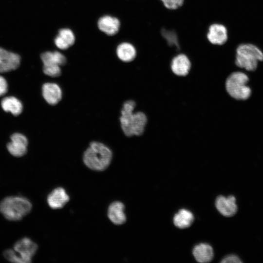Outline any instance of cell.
<instances>
[{
  "instance_id": "obj_1",
  "label": "cell",
  "mask_w": 263,
  "mask_h": 263,
  "mask_svg": "<svg viewBox=\"0 0 263 263\" xmlns=\"http://www.w3.org/2000/svg\"><path fill=\"white\" fill-rule=\"evenodd\" d=\"M136 107V102L130 99L124 103L121 111V127L127 137L142 135L147 124L146 114L141 111H135Z\"/></svg>"
},
{
  "instance_id": "obj_2",
  "label": "cell",
  "mask_w": 263,
  "mask_h": 263,
  "mask_svg": "<svg viewBox=\"0 0 263 263\" xmlns=\"http://www.w3.org/2000/svg\"><path fill=\"white\" fill-rule=\"evenodd\" d=\"M112 157L113 152L108 147L101 142L93 141L84 151L83 160L88 168L103 171L109 166Z\"/></svg>"
},
{
  "instance_id": "obj_3",
  "label": "cell",
  "mask_w": 263,
  "mask_h": 263,
  "mask_svg": "<svg viewBox=\"0 0 263 263\" xmlns=\"http://www.w3.org/2000/svg\"><path fill=\"white\" fill-rule=\"evenodd\" d=\"M249 82L248 75L244 72L236 70L231 72L225 81L227 94L234 100H247L252 94V89L248 85Z\"/></svg>"
},
{
  "instance_id": "obj_4",
  "label": "cell",
  "mask_w": 263,
  "mask_h": 263,
  "mask_svg": "<svg viewBox=\"0 0 263 263\" xmlns=\"http://www.w3.org/2000/svg\"><path fill=\"white\" fill-rule=\"evenodd\" d=\"M32 208L31 202L22 196H8L0 202V213L11 221L21 220L31 211Z\"/></svg>"
},
{
  "instance_id": "obj_5",
  "label": "cell",
  "mask_w": 263,
  "mask_h": 263,
  "mask_svg": "<svg viewBox=\"0 0 263 263\" xmlns=\"http://www.w3.org/2000/svg\"><path fill=\"white\" fill-rule=\"evenodd\" d=\"M263 61V52L256 45L250 43L239 45L236 50L235 65L248 72L257 70L259 61Z\"/></svg>"
},
{
  "instance_id": "obj_6",
  "label": "cell",
  "mask_w": 263,
  "mask_h": 263,
  "mask_svg": "<svg viewBox=\"0 0 263 263\" xmlns=\"http://www.w3.org/2000/svg\"><path fill=\"white\" fill-rule=\"evenodd\" d=\"M38 248V245L27 237L19 239L14 245V250L22 259L24 263L32 262Z\"/></svg>"
},
{
  "instance_id": "obj_7",
  "label": "cell",
  "mask_w": 263,
  "mask_h": 263,
  "mask_svg": "<svg viewBox=\"0 0 263 263\" xmlns=\"http://www.w3.org/2000/svg\"><path fill=\"white\" fill-rule=\"evenodd\" d=\"M192 66L191 61L187 55L178 53L172 57L170 63L171 72L178 76H186L189 73Z\"/></svg>"
},
{
  "instance_id": "obj_8",
  "label": "cell",
  "mask_w": 263,
  "mask_h": 263,
  "mask_svg": "<svg viewBox=\"0 0 263 263\" xmlns=\"http://www.w3.org/2000/svg\"><path fill=\"white\" fill-rule=\"evenodd\" d=\"M207 40L211 44L222 45L228 39V32L226 27L221 23H214L210 24L207 34Z\"/></svg>"
},
{
  "instance_id": "obj_9",
  "label": "cell",
  "mask_w": 263,
  "mask_h": 263,
  "mask_svg": "<svg viewBox=\"0 0 263 263\" xmlns=\"http://www.w3.org/2000/svg\"><path fill=\"white\" fill-rule=\"evenodd\" d=\"M40 57L43 64V70L55 69L65 65L67 62L66 56L57 51L44 52Z\"/></svg>"
},
{
  "instance_id": "obj_10",
  "label": "cell",
  "mask_w": 263,
  "mask_h": 263,
  "mask_svg": "<svg viewBox=\"0 0 263 263\" xmlns=\"http://www.w3.org/2000/svg\"><path fill=\"white\" fill-rule=\"evenodd\" d=\"M19 55L0 47V73H5L17 69L20 64Z\"/></svg>"
},
{
  "instance_id": "obj_11",
  "label": "cell",
  "mask_w": 263,
  "mask_h": 263,
  "mask_svg": "<svg viewBox=\"0 0 263 263\" xmlns=\"http://www.w3.org/2000/svg\"><path fill=\"white\" fill-rule=\"evenodd\" d=\"M11 140L7 148L11 155L15 157H21L26 153L28 141L25 136L19 133H15L11 135Z\"/></svg>"
},
{
  "instance_id": "obj_12",
  "label": "cell",
  "mask_w": 263,
  "mask_h": 263,
  "mask_svg": "<svg viewBox=\"0 0 263 263\" xmlns=\"http://www.w3.org/2000/svg\"><path fill=\"white\" fill-rule=\"evenodd\" d=\"M236 198L230 195L227 197L218 196L215 201V206L219 212L225 217H231L235 215L238 209L236 204Z\"/></svg>"
},
{
  "instance_id": "obj_13",
  "label": "cell",
  "mask_w": 263,
  "mask_h": 263,
  "mask_svg": "<svg viewBox=\"0 0 263 263\" xmlns=\"http://www.w3.org/2000/svg\"><path fill=\"white\" fill-rule=\"evenodd\" d=\"M120 26L119 19L110 15L103 16L97 21L99 30L110 36L117 34L120 30Z\"/></svg>"
},
{
  "instance_id": "obj_14",
  "label": "cell",
  "mask_w": 263,
  "mask_h": 263,
  "mask_svg": "<svg viewBox=\"0 0 263 263\" xmlns=\"http://www.w3.org/2000/svg\"><path fill=\"white\" fill-rule=\"evenodd\" d=\"M70 197L64 188L58 187L53 189L48 195L47 201L49 206L53 209L62 208L67 202Z\"/></svg>"
},
{
  "instance_id": "obj_15",
  "label": "cell",
  "mask_w": 263,
  "mask_h": 263,
  "mask_svg": "<svg viewBox=\"0 0 263 263\" xmlns=\"http://www.w3.org/2000/svg\"><path fill=\"white\" fill-rule=\"evenodd\" d=\"M42 95L50 105H55L62 99V92L60 87L55 83H46L42 88Z\"/></svg>"
},
{
  "instance_id": "obj_16",
  "label": "cell",
  "mask_w": 263,
  "mask_h": 263,
  "mask_svg": "<svg viewBox=\"0 0 263 263\" xmlns=\"http://www.w3.org/2000/svg\"><path fill=\"white\" fill-rule=\"evenodd\" d=\"M75 41V37L73 31L67 28H63L58 31L54 42L59 49L65 50L73 46Z\"/></svg>"
},
{
  "instance_id": "obj_17",
  "label": "cell",
  "mask_w": 263,
  "mask_h": 263,
  "mask_svg": "<svg viewBox=\"0 0 263 263\" xmlns=\"http://www.w3.org/2000/svg\"><path fill=\"white\" fill-rule=\"evenodd\" d=\"M125 206L120 201H114L111 203L108 209V217L114 225H121L126 221L124 213Z\"/></svg>"
},
{
  "instance_id": "obj_18",
  "label": "cell",
  "mask_w": 263,
  "mask_h": 263,
  "mask_svg": "<svg viewBox=\"0 0 263 263\" xmlns=\"http://www.w3.org/2000/svg\"><path fill=\"white\" fill-rule=\"evenodd\" d=\"M116 53L118 58L124 62L134 60L137 56V51L133 44L128 42L120 43L117 47Z\"/></svg>"
},
{
  "instance_id": "obj_19",
  "label": "cell",
  "mask_w": 263,
  "mask_h": 263,
  "mask_svg": "<svg viewBox=\"0 0 263 263\" xmlns=\"http://www.w3.org/2000/svg\"><path fill=\"white\" fill-rule=\"evenodd\" d=\"M192 253L195 259L199 263H208L213 258L212 247L208 244L201 243L195 246Z\"/></svg>"
},
{
  "instance_id": "obj_20",
  "label": "cell",
  "mask_w": 263,
  "mask_h": 263,
  "mask_svg": "<svg viewBox=\"0 0 263 263\" xmlns=\"http://www.w3.org/2000/svg\"><path fill=\"white\" fill-rule=\"evenodd\" d=\"M194 218L192 213L186 209H181L173 217L174 225L180 228H187L191 225Z\"/></svg>"
},
{
  "instance_id": "obj_21",
  "label": "cell",
  "mask_w": 263,
  "mask_h": 263,
  "mask_svg": "<svg viewBox=\"0 0 263 263\" xmlns=\"http://www.w3.org/2000/svg\"><path fill=\"white\" fill-rule=\"evenodd\" d=\"M4 111L11 113L14 115H19L22 111V105L17 98L13 96L4 98L1 102Z\"/></svg>"
},
{
  "instance_id": "obj_22",
  "label": "cell",
  "mask_w": 263,
  "mask_h": 263,
  "mask_svg": "<svg viewBox=\"0 0 263 263\" xmlns=\"http://www.w3.org/2000/svg\"><path fill=\"white\" fill-rule=\"evenodd\" d=\"M161 34L167 41L168 45L170 47H176L177 50L180 49L178 38L175 32L164 28L161 30Z\"/></svg>"
},
{
  "instance_id": "obj_23",
  "label": "cell",
  "mask_w": 263,
  "mask_h": 263,
  "mask_svg": "<svg viewBox=\"0 0 263 263\" xmlns=\"http://www.w3.org/2000/svg\"><path fill=\"white\" fill-rule=\"evenodd\" d=\"M3 256L9 262L16 263H24L22 259L14 250L7 249L3 252Z\"/></svg>"
},
{
  "instance_id": "obj_24",
  "label": "cell",
  "mask_w": 263,
  "mask_h": 263,
  "mask_svg": "<svg viewBox=\"0 0 263 263\" xmlns=\"http://www.w3.org/2000/svg\"><path fill=\"white\" fill-rule=\"evenodd\" d=\"M165 8L169 10H176L182 7L185 0H159Z\"/></svg>"
},
{
  "instance_id": "obj_25",
  "label": "cell",
  "mask_w": 263,
  "mask_h": 263,
  "mask_svg": "<svg viewBox=\"0 0 263 263\" xmlns=\"http://www.w3.org/2000/svg\"><path fill=\"white\" fill-rule=\"evenodd\" d=\"M223 263H241L242 261L235 255H229L225 256L221 262Z\"/></svg>"
},
{
  "instance_id": "obj_26",
  "label": "cell",
  "mask_w": 263,
  "mask_h": 263,
  "mask_svg": "<svg viewBox=\"0 0 263 263\" xmlns=\"http://www.w3.org/2000/svg\"><path fill=\"white\" fill-rule=\"evenodd\" d=\"M8 85L5 79L0 75V96L5 94L7 91Z\"/></svg>"
}]
</instances>
